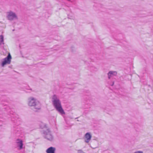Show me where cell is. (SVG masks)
<instances>
[{
    "mask_svg": "<svg viewBox=\"0 0 153 153\" xmlns=\"http://www.w3.org/2000/svg\"><path fill=\"white\" fill-rule=\"evenodd\" d=\"M135 153H143V152L142 151H137V152H136Z\"/></svg>",
    "mask_w": 153,
    "mask_h": 153,
    "instance_id": "obj_10",
    "label": "cell"
},
{
    "mask_svg": "<svg viewBox=\"0 0 153 153\" xmlns=\"http://www.w3.org/2000/svg\"><path fill=\"white\" fill-rule=\"evenodd\" d=\"M78 153H85V152H84L83 151H82L81 150H80L78 151Z\"/></svg>",
    "mask_w": 153,
    "mask_h": 153,
    "instance_id": "obj_9",
    "label": "cell"
},
{
    "mask_svg": "<svg viewBox=\"0 0 153 153\" xmlns=\"http://www.w3.org/2000/svg\"><path fill=\"white\" fill-rule=\"evenodd\" d=\"M55 148L53 147H49L46 150L47 153H55Z\"/></svg>",
    "mask_w": 153,
    "mask_h": 153,
    "instance_id": "obj_8",
    "label": "cell"
},
{
    "mask_svg": "<svg viewBox=\"0 0 153 153\" xmlns=\"http://www.w3.org/2000/svg\"><path fill=\"white\" fill-rule=\"evenodd\" d=\"M91 137H92V136H91V134L90 133H87L85 136V142H86L87 143L89 142V141L91 140Z\"/></svg>",
    "mask_w": 153,
    "mask_h": 153,
    "instance_id": "obj_6",
    "label": "cell"
},
{
    "mask_svg": "<svg viewBox=\"0 0 153 153\" xmlns=\"http://www.w3.org/2000/svg\"><path fill=\"white\" fill-rule=\"evenodd\" d=\"M40 131L43 137L49 141H52L53 137L50 130L48 128L47 125L44 124L40 125Z\"/></svg>",
    "mask_w": 153,
    "mask_h": 153,
    "instance_id": "obj_1",
    "label": "cell"
},
{
    "mask_svg": "<svg viewBox=\"0 0 153 153\" xmlns=\"http://www.w3.org/2000/svg\"><path fill=\"white\" fill-rule=\"evenodd\" d=\"M52 100H53V105L54 106V107L56 109V110L60 113L62 114H64V111L62 109V105L61 104V102H60L59 100L58 99L57 97L55 95L53 96Z\"/></svg>",
    "mask_w": 153,
    "mask_h": 153,
    "instance_id": "obj_3",
    "label": "cell"
},
{
    "mask_svg": "<svg viewBox=\"0 0 153 153\" xmlns=\"http://www.w3.org/2000/svg\"><path fill=\"white\" fill-rule=\"evenodd\" d=\"M28 105L30 108L35 112H38L41 109V104L36 99L30 97L28 99Z\"/></svg>",
    "mask_w": 153,
    "mask_h": 153,
    "instance_id": "obj_2",
    "label": "cell"
},
{
    "mask_svg": "<svg viewBox=\"0 0 153 153\" xmlns=\"http://www.w3.org/2000/svg\"><path fill=\"white\" fill-rule=\"evenodd\" d=\"M17 144L18 146V148H19V149H22L23 148V141L21 140L20 139H18L17 141Z\"/></svg>",
    "mask_w": 153,
    "mask_h": 153,
    "instance_id": "obj_7",
    "label": "cell"
},
{
    "mask_svg": "<svg viewBox=\"0 0 153 153\" xmlns=\"http://www.w3.org/2000/svg\"><path fill=\"white\" fill-rule=\"evenodd\" d=\"M7 18L8 19H9V20H13L15 19H16L17 18V15L16 14L14 13V12L10 11V12H9L7 14Z\"/></svg>",
    "mask_w": 153,
    "mask_h": 153,
    "instance_id": "obj_5",
    "label": "cell"
},
{
    "mask_svg": "<svg viewBox=\"0 0 153 153\" xmlns=\"http://www.w3.org/2000/svg\"><path fill=\"white\" fill-rule=\"evenodd\" d=\"M11 56L10 55V53L8 54V55L7 56V57L5 58L2 62V66H4L6 64H10V62H11Z\"/></svg>",
    "mask_w": 153,
    "mask_h": 153,
    "instance_id": "obj_4",
    "label": "cell"
}]
</instances>
